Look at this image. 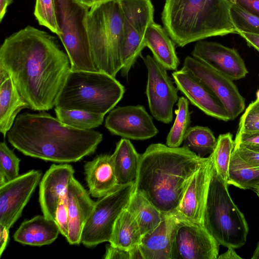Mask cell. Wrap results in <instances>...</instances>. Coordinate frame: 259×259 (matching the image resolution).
I'll return each mask as SVG.
<instances>
[{"instance_id":"8d00e7d4","label":"cell","mask_w":259,"mask_h":259,"mask_svg":"<svg viewBox=\"0 0 259 259\" xmlns=\"http://www.w3.org/2000/svg\"><path fill=\"white\" fill-rule=\"evenodd\" d=\"M259 167V152L235 145L230 163V168Z\"/></svg>"},{"instance_id":"b9f144b4","label":"cell","mask_w":259,"mask_h":259,"mask_svg":"<svg viewBox=\"0 0 259 259\" xmlns=\"http://www.w3.org/2000/svg\"><path fill=\"white\" fill-rule=\"evenodd\" d=\"M250 14L259 18V0H229Z\"/></svg>"},{"instance_id":"c3c4849f","label":"cell","mask_w":259,"mask_h":259,"mask_svg":"<svg viewBox=\"0 0 259 259\" xmlns=\"http://www.w3.org/2000/svg\"><path fill=\"white\" fill-rule=\"evenodd\" d=\"M252 190L255 192V193L256 194L257 196L259 198V186L257 187V188H254Z\"/></svg>"},{"instance_id":"d590c367","label":"cell","mask_w":259,"mask_h":259,"mask_svg":"<svg viewBox=\"0 0 259 259\" xmlns=\"http://www.w3.org/2000/svg\"><path fill=\"white\" fill-rule=\"evenodd\" d=\"M231 3V17L237 32L259 34V18L245 11L236 4Z\"/></svg>"},{"instance_id":"f546056e","label":"cell","mask_w":259,"mask_h":259,"mask_svg":"<svg viewBox=\"0 0 259 259\" xmlns=\"http://www.w3.org/2000/svg\"><path fill=\"white\" fill-rule=\"evenodd\" d=\"M56 117L63 123L71 127L89 130L101 125L104 115L97 114L80 110L65 109L56 108Z\"/></svg>"},{"instance_id":"1f68e13d","label":"cell","mask_w":259,"mask_h":259,"mask_svg":"<svg viewBox=\"0 0 259 259\" xmlns=\"http://www.w3.org/2000/svg\"><path fill=\"white\" fill-rule=\"evenodd\" d=\"M235 141L231 134L220 135L212 153L214 167L221 177L227 183L229 177L230 163Z\"/></svg>"},{"instance_id":"f1b7e54d","label":"cell","mask_w":259,"mask_h":259,"mask_svg":"<svg viewBox=\"0 0 259 259\" xmlns=\"http://www.w3.org/2000/svg\"><path fill=\"white\" fill-rule=\"evenodd\" d=\"M183 142V147L204 157L213 152L217 139L208 127L196 125L188 128Z\"/></svg>"},{"instance_id":"44dd1931","label":"cell","mask_w":259,"mask_h":259,"mask_svg":"<svg viewBox=\"0 0 259 259\" xmlns=\"http://www.w3.org/2000/svg\"><path fill=\"white\" fill-rule=\"evenodd\" d=\"M174 217L164 214L158 226L142 235L139 245L143 259H171Z\"/></svg>"},{"instance_id":"277c9868","label":"cell","mask_w":259,"mask_h":259,"mask_svg":"<svg viewBox=\"0 0 259 259\" xmlns=\"http://www.w3.org/2000/svg\"><path fill=\"white\" fill-rule=\"evenodd\" d=\"M229 0H166L161 13L164 29L179 47L206 38L237 32Z\"/></svg>"},{"instance_id":"f35d334b","label":"cell","mask_w":259,"mask_h":259,"mask_svg":"<svg viewBox=\"0 0 259 259\" xmlns=\"http://www.w3.org/2000/svg\"><path fill=\"white\" fill-rule=\"evenodd\" d=\"M68 210L67 199L66 193L61 198L56 209L55 221L60 231V233L65 238L68 232Z\"/></svg>"},{"instance_id":"83f0119b","label":"cell","mask_w":259,"mask_h":259,"mask_svg":"<svg viewBox=\"0 0 259 259\" xmlns=\"http://www.w3.org/2000/svg\"><path fill=\"white\" fill-rule=\"evenodd\" d=\"M126 208L136 218L142 235L156 228L164 215L135 189Z\"/></svg>"},{"instance_id":"9a60e30c","label":"cell","mask_w":259,"mask_h":259,"mask_svg":"<svg viewBox=\"0 0 259 259\" xmlns=\"http://www.w3.org/2000/svg\"><path fill=\"white\" fill-rule=\"evenodd\" d=\"M41 175L31 170L0 186V225L10 229L18 220Z\"/></svg>"},{"instance_id":"ee69618b","label":"cell","mask_w":259,"mask_h":259,"mask_svg":"<svg viewBox=\"0 0 259 259\" xmlns=\"http://www.w3.org/2000/svg\"><path fill=\"white\" fill-rule=\"evenodd\" d=\"M9 239V228L0 225V256L5 250Z\"/></svg>"},{"instance_id":"603a6c76","label":"cell","mask_w":259,"mask_h":259,"mask_svg":"<svg viewBox=\"0 0 259 259\" xmlns=\"http://www.w3.org/2000/svg\"><path fill=\"white\" fill-rule=\"evenodd\" d=\"M59 233L54 220L37 215L24 221L15 232L14 239L22 244L39 246L53 242Z\"/></svg>"},{"instance_id":"bcb514c9","label":"cell","mask_w":259,"mask_h":259,"mask_svg":"<svg viewBox=\"0 0 259 259\" xmlns=\"http://www.w3.org/2000/svg\"><path fill=\"white\" fill-rule=\"evenodd\" d=\"M80 4L91 8L95 6L101 4L111 0H75Z\"/></svg>"},{"instance_id":"d6986e66","label":"cell","mask_w":259,"mask_h":259,"mask_svg":"<svg viewBox=\"0 0 259 259\" xmlns=\"http://www.w3.org/2000/svg\"><path fill=\"white\" fill-rule=\"evenodd\" d=\"M74 170L68 164L51 165L39 182V202L43 215L55 221L62 196L66 193Z\"/></svg>"},{"instance_id":"f6af8a7d","label":"cell","mask_w":259,"mask_h":259,"mask_svg":"<svg viewBox=\"0 0 259 259\" xmlns=\"http://www.w3.org/2000/svg\"><path fill=\"white\" fill-rule=\"evenodd\" d=\"M228 250L224 253L218 255V259H242L233 247L227 248Z\"/></svg>"},{"instance_id":"5b68a950","label":"cell","mask_w":259,"mask_h":259,"mask_svg":"<svg viewBox=\"0 0 259 259\" xmlns=\"http://www.w3.org/2000/svg\"><path fill=\"white\" fill-rule=\"evenodd\" d=\"M124 92V86L107 73L70 70L55 107L105 115L121 100Z\"/></svg>"},{"instance_id":"681fc988","label":"cell","mask_w":259,"mask_h":259,"mask_svg":"<svg viewBox=\"0 0 259 259\" xmlns=\"http://www.w3.org/2000/svg\"><path fill=\"white\" fill-rule=\"evenodd\" d=\"M256 100L259 101V89L257 91L256 93Z\"/></svg>"},{"instance_id":"8992f818","label":"cell","mask_w":259,"mask_h":259,"mask_svg":"<svg viewBox=\"0 0 259 259\" xmlns=\"http://www.w3.org/2000/svg\"><path fill=\"white\" fill-rule=\"evenodd\" d=\"M87 26L97 70L115 77L123 66V13L119 0L90 8Z\"/></svg>"},{"instance_id":"cb8c5ba5","label":"cell","mask_w":259,"mask_h":259,"mask_svg":"<svg viewBox=\"0 0 259 259\" xmlns=\"http://www.w3.org/2000/svg\"><path fill=\"white\" fill-rule=\"evenodd\" d=\"M145 46L152 52L153 58L166 70L176 71L180 64L175 42L165 29L154 21L147 29Z\"/></svg>"},{"instance_id":"4dcf8cb0","label":"cell","mask_w":259,"mask_h":259,"mask_svg":"<svg viewBox=\"0 0 259 259\" xmlns=\"http://www.w3.org/2000/svg\"><path fill=\"white\" fill-rule=\"evenodd\" d=\"M175 110L176 117L166 140V145L170 147H179L182 144L186 131L191 123V112L186 98L181 97Z\"/></svg>"},{"instance_id":"836d02e7","label":"cell","mask_w":259,"mask_h":259,"mask_svg":"<svg viewBox=\"0 0 259 259\" xmlns=\"http://www.w3.org/2000/svg\"><path fill=\"white\" fill-rule=\"evenodd\" d=\"M20 159L4 141L0 143V186L19 176Z\"/></svg>"},{"instance_id":"ab89813d","label":"cell","mask_w":259,"mask_h":259,"mask_svg":"<svg viewBox=\"0 0 259 259\" xmlns=\"http://www.w3.org/2000/svg\"><path fill=\"white\" fill-rule=\"evenodd\" d=\"M234 141L235 145L259 152V133L251 134L237 133Z\"/></svg>"},{"instance_id":"e575fe53","label":"cell","mask_w":259,"mask_h":259,"mask_svg":"<svg viewBox=\"0 0 259 259\" xmlns=\"http://www.w3.org/2000/svg\"><path fill=\"white\" fill-rule=\"evenodd\" d=\"M227 184L252 190L259 186V167L230 168Z\"/></svg>"},{"instance_id":"ffe728a7","label":"cell","mask_w":259,"mask_h":259,"mask_svg":"<svg viewBox=\"0 0 259 259\" xmlns=\"http://www.w3.org/2000/svg\"><path fill=\"white\" fill-rule=\"evenodd\" d=\"M68 210V232L66 238L71 245L81 243L84 226L94 207L95 202L74 177L66 191Z\"/></svg>"},{"instance_id":"9c48e42d","label":"cell","mask_w":259,"mask_h":259,"mask_svg":"<svg viewBox=\"0 0 259 259\" xmlns=\"http://www.w3.org/2000/svg\"><path fill=\"white\" fill-rule=\"evenodd\" d=\"M135 183L117 185L113 190L95 202L81 236V243L94 247L110 241L114 224L126 208L135 189Z\"/></svg>"},{"instance_id":"3957f363","label":"cell","mask_w":259,"mask_h":259,"mask_svg":"<svg viewBox=\"0 0 259 259\" xmlns=\"http://www.w3.org/2000/svg\"><path fill=\"white\" fill-rule=\"evenodd\" d=\"M206 159L184 147L152 144L141 154L135 190L162 214L173 215L191 179Z\"/></svg>"},{"instance_id":"ba28073f","label":"cell","mask_w":259,"mask_h":259,"mask_svg":"<svg viewBox=\"0 0 259 259\" xmlns=\"http://www.w3.org/2000/svg\"><path fill=\"white\" fill-rule=\"evenodd\" d=\"M60 33L71 70L98 71L94 63L87 31L89 8L75 0H56Z\"/></svg>"},{"instance_id":"2e32d148","label":"cell","mask_w":259,"mask_h":259,"mask_svg":"<svg viewBox=\"0 0 259 259\" xmlns=\"http://www.w3.org/2000/svg\"><path fill=\"white\" fill-rule=\"evenodd\" d=\"M213 166L211 153L192 176L173 215L202 224Z\"/></svg>"},{"instance_id":"60d3db41","label":"cell","mask_w":259,"mask_h":259,"mask_svg":"<svg viewBox=\"0 0 259 259\" xmlns=\"http://www.w3.org/2000/svg\"><path fill=\"white\" fill-rule=\"evenodd\" d=\"M103 258L104 259H131L130 250L109 244L106 246Z\"/></svg>"},{"instance_id":"6da1fadb","label":"cell","mask_w":259,"mask_h":259,"mask_svg":"<svg viewBox=\"0 0 259 259\" xmlns=\"http://www.w3.org/2000/svg\"><path fill=\"white\" fill-rule=\"evenodd\" d=\"M0 67L34 111L55 107L71 65L67 53L48 32L27 26L7 37L0 48Z\"/></svg>"},{"instance_id":"d6a6232c","label":"cell","mask_w":259,"mask_h":259,"mask_svg":"<svg viewBox=\"0 0 259 259\" xmlns=\"http://www.w3.org/2000/svg\"><path fill=\"white\" fill-rule=\"evenodd\" d=\"M34 15L39 25L60 34L56 0H36Z\"/></svg>"},{"instance_id":"74e56055","label":"cell","mask_w":259,"mask_h":259,"mask_svg":"<svg viewBox=\"0 0 259 259\" xmlns=\"http://www.w3.org/2000/svg\"><path fill=\"white\" fill-rule=\"evenodd\" d=\"M239 133H259V101L251 102L240 119Z\"/></svg>"},{"instance_id":"8fae6325","label":"cell","mask_w":259,"mask_h":259,"mask_svg":"<svg viewBox=\"0 0 259 259\" xmlns=\"http://www.w3.org/2000/svg\"><path fill=\"white\" fill-rule=\"evenodd\" d=\"M171 259H216L219 243L202 224L174 216Z\"/></svg>"},{"instance_id":"7c38bea8","label":"cell","mask_w":259,"mask_h":259,"mask_svg":"<svg viewBox=\"0 0 259 259\" xmlns=\"http://www.w3.org/2000/svg\"><path fill=\"white\" fill-rule=\"evenodd\" d=\"M144 61L147 69L146 94L150 112L157 120L169 124L173 119L174 106L179 100V90L167 70L153 57L148 55Z\"/></svg>"},{"instance_id":"e0dca14e","label":"cell","mask_w":259,"mask_h":259,"mask_svg":"<svg viewBox=\"0 0 259 259\" xmlns=\"http://www.w3.org/2000/svg\"><path fill=\"white\" fill-rule=\"evenodd\" d=\"M176 87L193 105L208 116L225 121L230 117L224 106L213 92L189 71L182 68L172 74Z\"/></svg>"},{"instance_id":"5bb4252c","label":"cell","mask_w":259,"mask_h":259,"mask_svg":"<svg viewBox=\"0 0 259 259\" xmlns=\"http://www.w3.org/2000/svg\"><path fill=\"white\" fill-rule=\"evenodd\" d=\"M105 126L112 135L129 140H147L158 133L152 117L140 105L113 108L106 118Z\"/></svg>"},{"instance_id":"7bdbcfd3","label":"cell","mask_w":259,"mask_h":259,"mask_svg":"<svg viewBox=\"0 0 259 259\" xmlns=\"http://www.w3.org/2000/svg\"><path fill=\"white\" fill-rule=\"evenodd\" d=\"M238 34L245 39L248 46L259 52V34L244 32H239Z\"/></svg>"},{"instance_id":"f907efd6","label":"cell","mask_w":259,"mask_h":259,"mask_svg":"<svg viewBox=\"0 0 259 259\" xmlns=\"http://www.w3.org/2000/svg\"><path fill=\"white\" fill-rule=\"evenodd\" d=\"M9 2V5H10L12 2L13 0H8Z\"/></svg>"},{"instance_id":"30bf717a","label":"cell","mask_w":259,"mask_h":259,"mask_svg":"<svg viewBox=\"0 0 259 259\" xmlns=\"http://www.w3.org/2000/svg\"><path fill=\"white\" fill-rule=\"evenodd\" d=\"M123 13L121 75L126 76L146 47L145 35L152 23L154 7L151 0H119Z\"/></svg>"},{"instance_id":"484cf974","label":"cell","mask_w":259,"mask_h":259,"mask_svg":"<svg viewBox=\"0 0 259 259\" xmlns=\"http://www.w3.org/2000/svg\"><path fill=\"white\" fill-rule=\"evenodd\" d=\"M0 83V132L5 138L18 113L30 107L10 77Z\"/></svg>"},{"instance_id":"7a4b0ae2","label":"cell","mask_w":259,"mask_h":259,"mask_svg":"<svg viewBox=\"0 0 259 259\" xmlns=\"http://www.w3.org/2000/svg\"><path fill=\"white\" fill-rule=\"evenodd\" d=\"M7 136L26 156L64 163L93 153L103 140L99 132L71 127L45 111L19 114Z\"/></svg>"},{"instance_id":"7402d4cb","label":"cell","mask_w":259,"mask_h":259,"mask_svg":"<svg viewBox=\"0 0 259 259\" xmlns=\"http://www.w3.org/2000/svg\"><path fill=\"white\" fill-rule=\"evenodd\" d=\"M84 173L90 194L93 197L105 196L118 185L111 155L101 154L87 162Z\"/></svg>"},{"instance_id":"d4e9b609","label":"cell","mask_w":259,"mask_h":259,"mask_svg":"<svg viewBox=\"0 0 259 259\" xmlns=\"http://www.w3.org/2000/svg\"><path fill=\"white\" fill-rule=\"evenodd\" d=\"M141 154L129 139L122 138L111 155L118 185L135 183Z\"/></svg>"},{"instance_id":"ac0fdd59","label":"cell","mask_w":259,"mask_h":259,"mask_svg":"<svg viewBox=\"0 0 259 259\" xmlns=\"http://www.w3.org/2000/svg\"><path fill=\"white\" fill-rule=\"evenodd\" d=\"M191 54L193 58L206 63L232 80L244 78L248 73L244 60L238 51L220 43L197 41Z\"/></svg>"},{"instance_id":"7dc6e473","label":"cell","mask_w":259,"mask_h":259,"mask_svg":"<svg viewBox=\"0 0 259 259\" xmlns=\"http://www.w3.org/2000/svg\"><path fill=\"white\" fill-rule=\"evenodd\" d=\"M251 259H259V242L258 243L256 248L254 250Z\"/></svg>"},{"instance_id":"52a82bcc","label":"cell","mask_w":259,"mask_h":259,"mask_svg":"<svg viewBox=\"0 0 259 259\" xmlns=\"http://www.w3.org/2000/svg\"><path fill=\"white\" fill-rule=\"evenodd\" d=\"M228 185L214 166L202 225L220 245L237 249L245 244L249 228L243 213L230 195Z\"/></svg>"},{"instance_id":"4fadbf2b","label":"cell","mask_w":259,"mask_h":259,"mask_svg":"<svg viewBox=\"0 0 259 259\" xmlns=\"http://www.w3.org/2000/svg\"><path fill=\"white\" fill-rule=\"evenodd\" d=\"M182 68L193 73L213 92L224 106L231 120L244 111L245 99L230 78L191 56L185 58Z\"/></svg>"},{"instance_id":"4316f807","label":"cell","mask_w":259,"mask_h":259,"mask_svg":"<svg viewBox=\"0 0 259 259\" xmlns=\"http://www.w3.org/2000/svg\"><path fill=\"white\" fill-rule=\"evenodd\" d=\"M142 236L136 218L125 208L114 224L109 243L114 246L130 250L139 245Z\"/></svg>"}]
</instances>
